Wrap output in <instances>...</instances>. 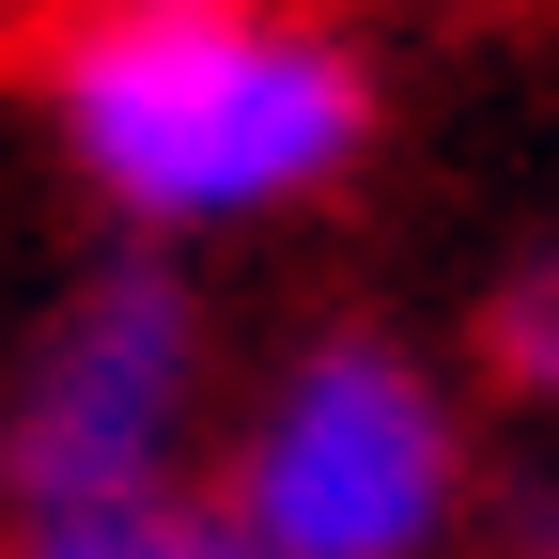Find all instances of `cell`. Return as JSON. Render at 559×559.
Here are the masks:
<instances>
[{
	"label": "cell",
	"instance_id": "6da1fadb",
	"mask_svg": "<svg viewBox=\"0 0 559 559\" xmlns=\"http://www.w3.org/2000/svg\"><path fill=\"white\" fill-rule=\"evenodd\" d=\"M16 79L124 249L296 218L373 156V62L311 0H62L32 16Z\"/></svg>",
	"mask_w": 559,
	"mask_h": 559
},
{
	"label": "cell",
	"instance_id": "7a4b0ae2",
	"mask_svg": "<svg viewBox=\"0 0 559 559\" xmlns=\"http://www.w3.org/2000/svg\"><path fill=\"white\" fill-rule=\"evenodd\" d=\"M218 513L264 559H436L466 528V404L389 326H311L249 404Z\"/></svg>",
	"mask_w": 559,
	"mask_h": 559
},
{
	"label": "cell",
	"instance_id": "3957f363",
	"mask_svg": "<svg viewBox=\"0 0 559 559\" xmlns=\"http://www.w3.org/2000/svg\"><path fill=\"white\" fill-rule=\"evenodd\" d=\"M202 358L218 342H202V296L171 249L79 264V296L47 311V342L0 389V528H94V513L187 498Z\"/></svg>",
	"mask_w": 559,
	"mask_h": 559
},
{
	"label": "cell",
	"instance_id": "277c9868",
	"mask_svg": "<svg viewBox=\"0 0 559 559\" xmlns=\"http://www.w3.org/2000/svg\"><path fill=\"white\" fill-rule=\"evenodd\" d=\"M0 559H264L218 498H156V513H94V528H16Z\"/></svg>",
	"mask_w": 559,
	"mask_h": 559
},
{
	"label": "cell",
	"instance_id": "5b68a950",
	"mask_svg": "<svg viewBox=\"0 0 559 559\" xmlns=\"http://www.w3.org/2000/svg\"><path fill=\"white\" fill-rule=\"evenodd\" d=\"M481 373H498L528 419H559V249L498 264V296H481Z\"/></svg>",
	"mask_w": 559,
	"mask_h": 559
},
{
	"label": "cell",
	"instance_id": "8992f818",
	"mask_svg": "<svg viewBox=\"0 0 559 559\" xmlns=\"http://www.w3.org/2000/svg\"><path fill=\"white\" fill-rule=\"evenodd\" d=\"M498 559H559V466H528L498 498Z\"/></svg>",
	"mask_w": 559,
	"mask_h": 559
}]
</instances>
